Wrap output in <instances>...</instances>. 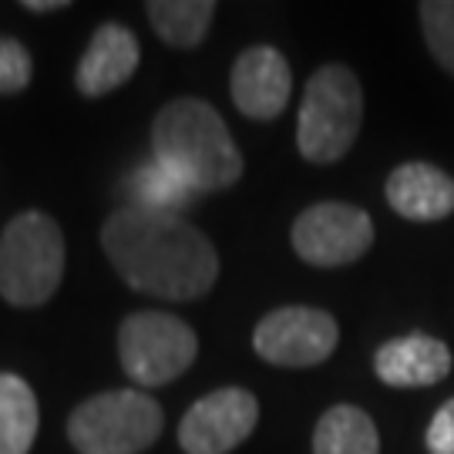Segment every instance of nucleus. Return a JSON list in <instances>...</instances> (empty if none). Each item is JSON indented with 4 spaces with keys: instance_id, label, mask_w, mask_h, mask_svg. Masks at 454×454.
I'll use <instances>...</instances> for the list:
<instances>
[{
    "instance_id": "nucleus-1",
    "label": "nucleus",
    "mask_w": 454,
    "mask_h": 454,
    "mask_svg": "<svg viewBox=\"0 0 454 454\" xmlns=\"http://www.w3.org/2000/svg\"><path fill=\"white\" fill-rule=\"evenodd\" d=\"M101 246L131 290L159 300H199L219 276L215 246L179 212L121 206L105 219Z\"/></svg>"
},
{
    "instance_id": "nucleus-2",
    "label": "nucleus",
    "mask_w": 454,
    "mask_h": 454,
    "mask_svg": "<svg viewBox=\"0 0 454 454\" xmlns=\"http://www.w3.org/2000/svg\"><path fill=\"white\" fill-rule=\"evenodd\" d=\"M155 162L168 165L195 192H223L243 176V155L223 114L199 98H176L152 125Z\"/></svg>"
},
{
    "instance_id": "nucleus-3",
    "label": "nucleus",
    "mask_w": 454,
    "mask_h": 454,
    "mask_svg": "<svg viewBox=\"0 0 454 454\" xmlns=\"http://www.w3.org/2000/svg\"><path fill=\"white\" fill-rule=\"evenodd\" d=\"M364 121V88L347 65L309 74L296 114V148L313 165H333L354 148Z\"/></svg>"
},
{
    "instance_id": "nucleus-4",
    "label": "nucleus",
    "mask_w": 454,
    "mask_h": 454,
    "mask_svg": "<svg viewBox=\"0 0 454 454\" xmlns=\"http://www.w3.org/2000/svg\"><path fill=\"white\" fill-rule=\"evenodd\" d=\"M65 236L44 212H20L0 236V296L11 307H41L61 286Z\"/></svg>"
},
{
    "instance_id": "nucleus-5",
    "label": "nucleus",
    "mask_w": 454,
    "mask_h": 454,
    "mask_svg": "<svg viewBox=\"0 0 454 454\" xmlns=\"http://www.w3.org/2000/svg\"><path fill=\"white\" fill-rule=\"evenodd\" d=\"M162 434V407L145 390H105L67 418L78 454H142Z\"/></svg>"
},
{
    "instance_id": "nucleus-6",
    "label": "nucleus",
    "mask_w": 454,
    "mask_h": 454,
    "mask_svg": "<svg viewBox=\"0 0 454 454\" xmlns=\"http://www.w3.org/2000/svg\"><path fill=\"white\" fill-rule=\"evenodd\" d=\"M195 354H199V340L192 326L162 309L131 313L118 330V357L138 387L172 384L192 367Z\"/></svg>"
},
{
    "instance_id": "nucleus-7",
    "label": "nucleus",
    "mask_w": 454,
    "mask_h": 454,
    "mask_svg": "<svg viewBox=\"0 0 454 454\" xmlns=\"http://www.w3.org/2000/svg\"><path fill=\"white\" fill-rule=\"evenodd\" d=\"M290 243L309 266H350L373 246V219L350 202H317L296 215Z\"/></svg>"
},
{
    "instance_id": "nucleus-8",
    "label": "nucleus",
    "mask_w": 454,
    "mask_h": 454,
    "mask_svg": "<svg viewBox=\"0 0 454 454\" xmlns=\"http://www.w3.org/2000/svg\"><path fill=\"white\" fill-rule=\"evenodd\" d=\"M340 343L337 320L317 307H279L253 330L256 357L276 367H317L333 357Z\"/></svg>"
},
{
    "instance_id": "nucleus-9",
    "label": "nucleus",
    "mask_w": 454,
    "mask_h": 454,
    "mask_svg": "<svg viewBox=\"0 0 454 454\" xmlns=\"http://www.w3.org/2000/svg\"><path fill=\"white\" fill-rule=\"evenodd\" d=\"M260 421V401L243 387H223L195 401L179 424L185 454H229L239 448Z\"/></svg>"
},
{
    "instance_id": "nucleus-10",
    "label": "nucleus",
    "mask_w": 454,
    "mask_h": 454,
    "mask_svg": "<svg viewBox=\"0 0 454 454\" xmlns=\"http://www.w3.org/2000/svg\"><path fill=\"white\" fill-rule=\"evenodd\" d=\"M229 91H232V105L246 118H253V121H273L290 105V95H293L290 61L276 48H270V44L246 48L236 58V65H232Z\"/></svg>"
},
{
    "instance_id": "nucleus-11",
    "label": "nucleus",
    "mask_w": 454,
    "mask_h": 454,
    "mask_svg": "<svg viewBox=\"0 0 454 454\" xmlns=\"http://www.w3.org/2000/svg\"><path fill=\"white\" fill-rule=\"evenodd\" d=\"M454 367L451 347L431 333H407L394 337L373 354V373L380 384L397 390L434 387Z\"/></svg>"
},
{
    "instance_id": "nucleus-12",
    "label": "nucleus",
    "mask_w": 454,
    "mask_h": 454,
    "mask_svg": "<svg viewBox=\"0 0 454 454\" xmlns=\"http://www.w3.org/2000/svg\"><path fill=\"white\" fill-rule=\"evenodd\" d=\"M387 206L407 223H441L454 212V179L431 162H404L387 176Z\"/></svg>"
},
{
    "instance_id": "nucleus-13",
    "label": "nucleus",
    "mask_w": 454,
    "mask_h": 454,
    "mask_svg": "<svg viewBox=\"0 0 454 454\" xmlns=\"http://www.w3.org/2000/svg\"><path fill=\"white\" fill-rule=\"evenodd\" d=\"M138 67V41L125 24H101L74 71L78 91L101 98L121 88Z\"/></svg>"
},
{
    "instance_id": "nucleus-14",
    "label": "nucleus",
    "mask_w": 454,
    "mask_h": 454,
    "mask_svg": "<svg viewBox=\"0 0 454 454\" xmlns=\"http://www.w3.org/2000/svg\"><path fill=\"white\" fill-rule=\"evenodd\" d=\"M313 454H380L377 424L364 407H330L313 431Z\"/></svg>"
},
{
    "instance_id": "nucleus-15",
    "label": "nucleus",
    "mask_w": 454,
    "mask_h": 454,
    "mask_svg": "<svg viewBox=\"0 0 454 454\" xmlns=\"http://www.w3.org/2000/svg\"><path fill=\"white\" fill-rule=\"evenodd\" d=\"M145 14L168 48L192 51L209 34L215 4L212 0H152L145 4Z\"/></svg>"
},
{
    "instance_id": "nucleus-16",
    "label": "nucleus",
    "mask_w": 454,
    "mask_h": 454,
    "mask_svg": "<svg viewBox=\"0 0 454 454\" xmlns=\"http://www.w3.org/2000/svg\"><path fill=\"white\" fill-rule=\"evenodd\" d=\"M37 397L17 373H0V454H27L37 438Z\"/></svg>"
},
{
    "instance_id": "nucleus-17",
    "label": "nucleus",
    "mask_w": 454,
    "mask_h": 454,
    "mask_svg": "<svg viewBox=\"0 0 454 454\" xmlns=\"http://www.w3.org/2000/svg\"><path fill=\"white\" fill-rule=\"evenodd\" d=\"M121 189L129 192V206H142V209L155 212H182L195 199L192 185L155 159L138 165Z\"/></svg>"
},
{
    "instance_id": "nucleus-18",
    "label": "nucleus",
    "mask_w": 454,
    "mask_h": 454,
    "mask_svg": "<svg viewBox=\"0 0 454 454\" xmlns=\"http://www.w3.org/2000/svg\"><path fill=\"white\" fill-rule=\"evenodd\" d=\"M418 17L427 51L454 78V0H424L418 4Z\"/></svg>"
},
{
    "instance_id": "nucleus-19",
    "label": "nucleus",
    "mask_w": 454,
    "mask_h": 454,
    "mask_svg": "<svg viewBox=\"0 0 454 454\" xmlns=\"http://www.w3.org/2000/svg\"><path fill=\"white\" fill-rule=\"evenodd\" d=\"M31 54L27 48L14 41V37H4L0 34V95H14L24 91L31 82Z\"/></svg>"
},
{
    "instance_id": "nucleus-20",
    "label": "nucleus",
    "mask_w": 454,
    "mask_h": 454,
    "mask_svg": "<svg viewBox=\"0 0 454 454\" xmlns=\"http://www.w3.org/2000/svg\"><path fill=\"white\" fill-rule=\"evenodd\" d=\"M427 454H454V397L434 411V418L424 431Z\"/></svg>"
},
{
    "instance_id": "nucleus-21",
    "label": "nucleus",
    "mask_w": 454,
    "mask_h": 454,
    "mask_svg": "<svg viewBox=\"0 0 454 454\" xmlns=\"http://www.w3.org/2000/svg\"><path fill=\"white\" fill-rule=\"evenodd\" d=\"M27 11H37V14H48V11H65L67 0H24Z\"/></svg>"
}]
</instances>
